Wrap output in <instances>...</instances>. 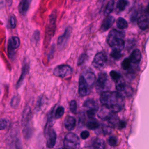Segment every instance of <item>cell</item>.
Returning <instances> with one entry per match:
<instances>
[{
  "label": "cell",
  "mask_w": 149,
  "mask_h": 149,
  "mask_svg": "<svg viewBox=\"0 0 149 149\" xmlns=\"http://www.w3.org/2000/svg\"><path fill=\"white\" fill-rule=\"evenodd\" d=\"M100 100L103 106L112 113L121 111L125 105L124 97L118 91H108L100 95Z\"/></svg>",
  "instance_id": "1"
},
{
  "label": "cell",
  "mask_w": 149,
  "mask_h": 149,
  "mask_svg": "<svg viewBox=\"0 0 149 149\" xmlns=\"http://www.w3.org/2000/svg\"><path fill=\"white\" fill-rule=\"evenodd\" d=\"M125 34L123 32L116 29L111 30L107 37V43L113 48L123 49L125 45Z\"/></svg>",
  "instance_id": "2"
},
{
  "label": "cell",
  "mask_w": 149,
  "mask_h": 149,
  "mask_svg": "<svg viewBox=\"0 0 149 149\" xmlns=\"http://www.w3.org/2000/svg\"><path fill=\"white\" fill-rule=\"evenodd\" d=\"M96 90L101 94L109 91L111 88V83L108 77L105 73H100L95 83Z\"/></svg>",
  "instance_id": "3"
},
{
  "label": "cell",
  "mask_w": 149,
  "mask_h": 149,
  "mask_svg": "<svg viewBox=\"0 0 149 149\" xmlns=\"http://www.w3.org/2000/svg\"><path fill=\"white\" fill-rule=\"evenodd\" d=\"M80 145V139L77 134L74 133H68L64 139L65 149H77Z\"/></svg>",
  "instance_id": "4"
},
{
  "label": "cell",
  "mask_w": 149,
  "mask_h": 149,
  "mask_svg": "<svg viewBox=\"0 0 149 149\" xmlns=\"http://www.w3.org/2000/svg\"><path fill=\"white\" fill-rule=\"evenodd\" d=\"M72 68L67 65H61L55 68L53 73L55 76L65 78L69 76L72 73Z\"/></svg>",
  "instance_id": "5"
},
{
  "label": "cell",
  "mask_w": 149,
  "mask_h": 149,
  "mask_svg": "<svg viewBox=\"0 0 149 149\" xmlns=\"http://www.w3.org/2000/svg\"><path fill=\"white\" fill-rule=\"evenodd\" d=\"M116 89L123 97H130L133 94L132 87L127 85L122 79L116 83Z\"/></svg>",
  "instance_id": "6"
},
{
  "label": "cell",
  "mask_w": 149,
  "mask_h": 149,
  "mask_svg": "<svg viewBox=\"0 0 149 149\" xmlns=\"http://www.w3.org/2000/svg\"><path fill=\"white\" fill-rule=\"evenodd\" d=\"M107 60V54L104 52H100L95 55L92 64L95 68L100 69L105 66Z\"/></svg>",
  "instance_id": "7"
},
{
  "label": "cell",
  "mask_w": 149,
  "mask_h": 149,
  "mask_svg": "<svg viewBox=\"0 0 149 149\" xmlns=\"http://www.w3.org/2000/svg\"><path fill=\"white\" fill-rule=\"evenodd\" d=\"M56 18V10L52 12L49 16V23L46 30V40L48 38L49 41L52 36L54 34L55 29V21Z\"/></svg>",
  "instance_id": "8"
},
{
  "label": "cell",
  "mask_w": 149,
  "mask_h": 149,
  "mask_svg": "<svg viewBox=\"0 0 149 149\" xmlns=\"http://www.w3.org/2000/svg\"><path fill=\"white\" fill-rule=\"evenodd\" d=\"M20 44V39L16 36H13L9 40L8 44V53L10 58L12 59L13 57H14L15 54V50L19 48Z\"/></svg>",
  "instance_id": "9"
},
{
  "label": "cell",
  "mask_w": 149,
  "mask_h": 149,
  "mask_svg": "<svg viewBox=\"0 0 149 149\" xmlns=\"http://www.w3.org/2000/svg\"><path fill=\"white\" fill-rule=\"evenodd\" d=\"M90 87L86 83L84 77L81 75L79 81V94L81 97H84L88 94Z\"/></svg>",
  "instance_id": "10"
},
{
  "label": "cell",
  "mask_w": 149,
  "mask_h": 149,
  "mask_svg": "<svg viewBox=\"0 0 149 149\" xmlns=\"http://www.w3.org/2000/svg\"><path fill=\"white\" fill-rule=\"evenodd\" d=\"M8 149H22V143L20 138L16 135L11 136L8 141Z\"/></svg>",
  "instance_id": "11"
},
{
  "label": "cell",
  "mask_w": 149,
  "mask_h": 149,
  "mask_svg": "<svg viewBox=\"0 0 149 149\" xmlns=\"http://www.w3.org/2000/svg\"><path fill=\"white\" fill-rule=\"evenodd\" d=\"M71 32L72 28L70 27H68L66 29L64 33L58 37L57 43L60 47H63L67 44V42L70 37Z\"/></svg>",
  "instance_id": "12"
},
{
  "label": "cell",
  "mask_w": 149,
  "mask_h": 149,
  "mask_svg": "<svg viewBox=\"0 0 149 149\" xmlns=\"http://www.w3.org/2000/svg\"><path fill=\"white\" fill-rule=\"evenodd\" d=\"M47 135V147L49 148H52L55 144L56 140V134L55 130L52 129L49 130V131L45 134Z\"/></svg>",
  "instance_id": "13"
},
{
  "label": "cell",
  "mask_w": 149,
  "mask_h": 149,
  "mask_svg": "<svg viewBox=\"0 0 149 149\" xmlns=\"http://www.w3.org/2000/svg\"><path fill=\"white\" fill-rule=\"evenodd\" d=\"M82 76L84 77L89 87H92L95 81V76L94 73L91 70H86Z\"/></svg>",
  "instance_id": "14"
},
{
  "label": "cell",
  "mask_w": 149,
  "mask_h": 149,
  "mask_svg": "<svg viewBox=\"0 0 149 149\" xmlns=\"http://www.w3.org/2000/svg\"><path fill=\"white\" fill-rule=\"evenodd\" d=\"M129 59L132 63L135 65L139 64L141 59V53L140 51L138 49H134L130 54Z\"/></svg>",
  "instance_id": "15"
},
{
  "label": "cell",
  "mask_w": 149,
  "mask_h": 149,
  "mask_svg": "<svg viewBox=\"0 0 149 149\" xmlns=\"http://www.w3.org/2000/svg\"><path fill=\"white\" fill-rule=\"evenodd\" d=\"M115 22V19L112 16H108L102 22L101 26V30L102 31H105L108 30L112 26L113 23Z\"/></svg>",
  "instance_id": "16"
},
{
  "label": "cell",
  "mask_w": 149,
  "mask_h": 149,
  "mask_svg": "<svg viewBox=\"0 0 149 149\" xmlns=\"http://www.w3.org/2000/svg\"><path fill=\"white\" fill-rule=\"evenodd\" d=\"M138 26L142 30H145L149 26V17L147 15H141L137 19Z\"/></svg>",
  "instance_id": "17"
},
{
  "label": "cell",
  "mask_w": 149,
  "mask_h": 149,
  "mask_svg": "<svg viewBox=\"0 0 149 149\" xmlns=\"http://www.w3.org/2000/svg\"><path fill=\"white\" fill-rule=\"evenodd\" d=\"M76 119L71 116H68L64 120V125L65 128L68 130H72L76 126Z\"/></svg>",
  "instance_id": "18"
},
{
  "label": "cell",
  "mask_w": 149,
  "mask_h": 149,
  "mask_svg": "<svg viewBox=\"0 0 149 149\" xmlns=\"http://www.w3.org/2000/svg\"><path fill=\"white\" fill-rule=\"evenodd\" d=\"M98 116L103 120H108L109 118L110 115L112 114V112H111L108 109L102 105V107L97 111Z\"/></svg>",
  "instance_id": "19"
},
{
  "label": "cell",
  "mask_w": 149,
  "mask_h": 149,
  "mask_svg": "<svg viewBox=\"0 0 149 149\" xmlns=\"http://www.w3.org/2000/svg\"><path fill=\"white\" fill-rule=\"evenodd\" d=\"M29 64L27 63L26 62L23 65V68H22V73H21V75L17 81V82L16 83V87L17 88H18L22 84L24 77H26V74H27L28 72H29Z\"/></svg>",
  "instance_id": "20"
},
{
  "label": "cell",
  "mask_w": 149,
  "mask_h": 149,
  "mask_svg": "<svg viewBox=\"0 0 149 149\" xmlns=\"http://www.w3.org/2000/svg\"><path fill=\"white\" fill-rule=\"evenodd\" d=\"M31 116V108L30 107H26L22 113V123L23 125H25L30 122V119Z\"/></svg>",
  "instance_id": "21"
},
{
  "label": "cell",
  "mask_w": 149,
  "mask_h": 149,
  "mask_svg": "<svg viewBox=\"0 0 149 149\" xmlns=\"http://www.w3.org/2000/svg\"><path fill=\"white\" fill-rule=\"evenodd\" d=\"M30 3V1L29 0H23L20 2L19 5V11L21 15H24L26 13L29 8Z\"/></svg>",
  "instance_id": "22"
},
{
  "label": "cell",
  "mask_w": 149,
  "mask_h": 149,
  "mask_svg": "<svg viewBox=\"0 0 149 149\" xmlns=\"http://www.w3.org/2000/svg\"><path fill=\"white\" fill-rule=\"evenodd\" d=\"M105 147V141L100 138H96L93 143V149H104Z\"/></svg>",
  "instance_id": "23"
},
{
  "label": "cell",
  "mask_w": 149,
  "mask_h": 149,
  "mask_svg": "<svg viewBox=\"0 0 149 149\" xmlns=\"http://www.w3.org/2000/svg\"><path fill=\"white\" fill-rule=\"evenodd\" d=\"M111 56L114 59H119L122 56V49L118 48H113L111 52Z\"/></svg>",
  "instance_id": "24"
},
{
  "label": "cell",
  "mask_w": 149,
  "mask_h": 149,
  "mask_svg": "<svg viewBox=\"0 0 149 149\" xmlns=\"http://www.w3.org/2000/svg\"><path fill=\"white\" fill-rule=\"evenodd\" d=\"M84 106L86 108H87L88 109H95L98 110L97 105L96 104V102L93 99H88V100H86L84 103Z\"/></svg>",
  "instance_id": "25"
},
{
  "label": "cell",
  "mask_w": 149,
  "mask_h": 149,
  "mask_svg": "<svg viewBox=\"0 0 149 149\" xmlns=\"http://www.w3.org/2000/svg\"><path fill=\"white\" fill-rule=\"evenodd\" d=\"M116 26L119 29L123 30L127 27L128 23L125 19L122 17H119L116 20Z\"/></svg>",
  "instance_id": "26"
},
{
  "label": "cell",
  "mask_w": 149,
  "mask_h": 149,
  "mask_svg": "<svg viewBox=\"0 0 149 149\" xmlns=\"http://www.w3.org/2000/svg\"><path fill=\"white\" fill-rule=\"evenodd\" d=\"M64 112H65L64 107L62 106H58L55 111L54 118L55 119L61 118L63 115Z\"/></svg>",
  "instance_id": "27"
},
{
  "label": "cell",
  "mask_w": 149,
  "mask_h": 149,
  "mask_svg": "<svg viewBox=\"0 0 149 149\" xmlns=\"http://www.w3.org/2000/svg\"><path fill=\"white\" fill-rule=\"evenodd\" d=\"M114 3L115 2L113 1H110L108 2L107 6L105 9L104 13L106 15H108L109 13H111L113 9V6H114Z\"/></svg>",
  "instance_id": "28"
},
{
  "label": "cell",
  "mask_w": 149,
  "mask_h": 149,
  "mask_svg": "<svg viewBox=\"0 0 149 149\" xmlns=\"http://www.w3.org/2000/svg\"><path fill=\"white\" fill-rule=\"evenodd\" d=\"M109 74H110L111 77L112 79V80L114 81H115L116 83L118 82V81H119L120 79H122L121 74L116 71L112 70V71L110 72Z\"/></svg>",
  "instance_id": "29"
},
{
  "label": "cell",
  "mask_w": 149,
  "mask_h": 149,
  "mask_svg": "<svg viewBox=\"0 0 149 149\" xmlns=\"http://www.w3.org/2000/svg\"><path fill=\"white\" fill-rule=\"evenodd\" d=\"M129 2L126 0H119L118 1L116 6L119 10H123L128 5Z\"/></svg>",
  "instance_id": "30"
},
{
  "label": "cell",
  "mask_w": 149,
  "mask_h": 149,
  "mask_svg": "<svg viewBox=\"0 0 149 149\" xmlns=\"http://www.w3.org/2000/svg\"><path fill=\"white\" fill-rule=\"evenodd\" d=\"M87 127L90 130H95L99 127V123L97 120H93L87 123Z\"/></svg>",
  "instance_id": "31"
},
{
  "label": "cell",
  "mask_w": 149,
  "mask_h": 149,
  "mask_svg": "<svg viewBox=\"0 0 149 149\" xmlns=\"http://www.w3.org/2000/svg\"><path fill=\"white\" fill-rule=\"evenodd\" d=\"M20 102V97L18 95H15L12 98L10 101V105L13 108H16L18 106Z\"/></svg>",
  "instance_id": "32"
},
{
  "label": "cell",
  "mask_w": 149,
  "mask_h": 149,
  "mask_svg": "<svg viewBox=\"0 0 149 149\" xmlns=\"http://www.w3.org/2000/svg\"><path fill=\"white\" fill-rule=\"evenodd\" d=\"M108 144L112 146V147H115L118 145V139L116 137L113 136H111L110 137L109 139H108Z\"/></svg>",
  "instance_id": "33"
},
{
  "label": "cell",
  "mask_w": 149,
  "mask_h": 149,
  "mask_svg": "<svg viewBox=\"0 0 149 149\" xmlns=\"http://www.w3.org/2000/svg\"><path fill=\"white\" fill-rule=\"evenodd\" d=\"M9 124V120L5 118L0 119V130L5 129Z\"/></svg>",
  "instance_id": "34"
},
{
  "label": "cell",
  "mask_w": 149,
  "mask_h": 149,
  "mask_svg": "<svg viewBox=\"0 0 149 149\" xmlns=\"http://www.w3.org/2000/svg\"><path fill=\"white\" fill-rule=\"evenodd\" d=\"M131 62L129 58H125L122 62V68L124 70H128L130 68Z\"/></svg>",
  "instance_id": "35"
},
{
  "label": "cell",
  "mask_w": 149,
  "mask_h": 149,
  "mask_svg": "<svg viewBox=\"0 0 149 149\" xmlns=\"http://www.w3.org/2000/svg\"><path fill=\"white\" fill-rule=\"evenodd\" d=\"M69 109L72 113H76L77 111V103L75 100H72L70 101L69 104Z\"/></svg>",
  "instance_id": "36"
},
{
  "label": "cell",
  "mask_w": 149,
  "mask_h": 149,
  "mask_svg": "<svg viewBox=\"0 0 149 149\" xmlns=\"http://www.w3.org/2000/svg\"><path fill=\"white\" fill-rule=\"evenodd\" d=\"M97 109H88L87 111V115L88 116V117L90 119H93L95 115L96 112L97 111Z\"/></svg>",
  "instance_id": "37"
},
{
  "label": "cell",
  "mask_w": 149,
  "mask_h": 149,
  "mask_svg": "<svg viewBox=\"0 0 149 149\" xmlns=\"http://www.w3.org/2000/svg\"><path fill=\"white\" fill-rule=\"evenodd\" d=\"M9 23L10 24V27L12 29H15L16 26V23H17V20L16 19L15 17V16L14 15H11L9 19Z\"/></svg>",
  "instance_id": "38"
},
{
  "label": "cell",
  "mask_w": 149,
  "mask_h": 149,
  "mask_svg": "<svg viewBox=\"0 0 149 149\" xmlns=\"http://www.w3.org/2000/svg\"><path fill=\"white\" fill-rule=\"evenodd\" d=\"M87 57V56L86 54H82L80 56V57L79 58V59H78L77 65H78V66H80V65L83 64V63L85 62V61L86 60Z\"/></svg>",
  "instance_id": "39"
},
{
  "label": "cell",
  "mask_w": 149,
  "mask_h": 149,
  "mask_svg": "<svg viewBox=\"0 0 149 149\" xmlns=\"http://www.w3.org/2000/svg\"><path fill=\"white\" fill-rule=\"evenodd\" d=\"M89 136H90V133L87 130H84L81 132L80 133V137L83 140L87 139L89 137Z\"/></svg>",
  "instance_id": "40"
},
{
  "label": "cell",
  "mask_w": 149,
  "mask_h": 149,
  "mask_svg": "<svg viewBox=\"0 0 149 149\" xmlns=\"http://www.w3.org/2000/svg\"><path fill=\"white\" fill-rule=\"evenodd\" d=\"M103 131L106 134H109L110 133L111 131V128L108 125H106L103 127Z\"/></svg>",
  "instance_id": "41"
},
{
  "label": "cell",
  "mask_w": 149,
  "mask_h": 149,
  "mask_svg": "<svg viewBox=\"0 0 149 149\" xmlns=\"http://www.w3.org/2000/svg\"><path fill=\"white\" fill-rule=\"evenodd\" d=\"M33 38L34 39V40H36V41H38L40 39V32L38 30H36L34 34H33Z\"/></svg>",
  "instance_id": "42"
},
{
  "label": "cell",
  "mask_w": 149,
  "mask_h": 149,
  "mask_svg": "<svg viewBox=\"0 0 149 149\" xmlns=\"http://www.w3.org/2000/svg\"><path fill=\"white\" fill-rule=\"evenodd\" d=\"M125 125H126V123L125 122L120 121L118 126V127L119 129H122V128H123L125 126Z\"/></svg>",
  "instance_id": "43"
},
{
  "label": "cell",
  "mask_w": 149,
  "mask_h": 149,
  "mask_svg": "<svg viewBox=\"0 0 149 149\" xmlns=\"http://www.w3.org/2000/svg\"><path fill=\"white\" fill-rule=\"evenodd\" d=\"M146 12H147V14L148 16H149V2L147 6V8H146Z\"/></svg>",
  "instance_id": "44"
},
{
  "label": "cell",
  "mask_w": 149,
  "mask_h": 149,
  "mask_svg": "<svg viewBox=\"0 0 149 149\" xmlns=\"http://www.w3.org/2000/svg\"><path fill=\"white\" fill-rule=\"evenodd\" d=\"M58 149H65V148H58Z\"/></svg>",
  "instance_id": "45"
}]
</instances>
